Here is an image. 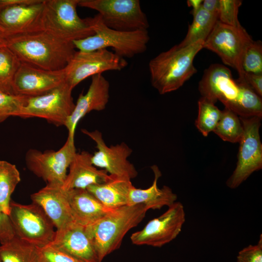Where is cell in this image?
Returning a JSON list of instances; mask_svg holds the SVG:
<instances>
[{
    "label": "cell",
    "mask_w": 262,
    "mask_h": 262,
    "mask_svg": "<svg viewBox=\"0 0 262 262\" xmlns=\"http://www.w3.org/2000/svg\"><path fill=\"white\" fill-rule=\"evenodd\" d=\"M32 202L37 204L53 222L56 230L75 221L68 201L67 190L62 185L48 183L31 195Z\"/></svg>",
    "instance_id": "ffe728a7"
},
{
    "label": "cell",
    "mask_w": 262,
    "mask_h": 262,
    "mask_svg": "<svg viewBox=\"0 0 262 262\" xmlns=\"http://www.w3.org/2000/svg\"><path fill=\"white\" fill-rule=\"evenodd\" d=\"M0 262H2L1 261V260H0Z\"/></svg>",
    "instance_id": "7bdbcfd3"
},
{
    "label": "cell",
    "mask_w": 262,
    "mask_h": 262,
    "mask_svg": "<svg viewBox=\"0 0 262 262\" xmlns=\"http://www.w3.org/2000/svg\"><path fill=\"white\" fill-rule=\"evenodd\" d=\"M198 115L195 126L205 137L215 130L221 116L222 111L215 104L201 97L198 101Z\"/></svg>",
    "instance_id": "f546056e"
},
{
    "label": "cell",
    "mask_w": 262,
    "mask_h": 262,
    "mask_svg": "<svg viewBox=\"0 0 262 262\" xmlns=\"http://www.w3.org/2000/svg\"><path fill=\"white\" fill-rule=\"evenodd\" d=\"M80 0H44L42 29L73 42L94 34L88 18H81L77 7Z\"/></svg>",
    "instance_id": "8992f818"
},
{
    "label": "cell",
    "mask_w": 262,
    "mask_h": 262,
    "mask_svg": "<svg viewBox=\"0 0 262 262\" xmlns=\"http://www.w3.org/2000/svg\"><path fill=\"white\" fill-rule=\"evenodd\" d=\"M127 65L125 58L107 49L76 51L64 69L65 81L73 89L89 77L108 71H120Z\"/></svg>",
    "instance_id": "4fadbf2b"
},
{
    "label": "cell",
    "mask_w": 262,
    "mask_h": 262,
    "mask_svg": "<svg viewBox=\"0 0 262 262\" xmlns=\"http://www.w3.org/2000/svg\"><path fill=\"white\" fill-rule=\"evenodd\" d=\"M203 43L200 41L185 47L175 45L149 61L151 84L159 94L164 95L178 90L196 73L193 62L203 49Z\"/></svg>",
    "instance_id": "3957f363"
},
{
    "label": "cell",
    "mask_w": 262,
    "mask_h": 262,
    "mask_svg": "<svg viewBox=\"0 0 262 262\" xmlns=\"http://www.w3.org/2000/svg\"><path fill=\"white\" fill-rule=\"evenodd\" d=\"M186 35L178 45L185 47L201 41L204 42L218 20V16L204 10L202 6L194 15Z\"/></svg>",
    "instance_id": "484cf974"
},
{
    "label": "cell",
    "mask_w": 262,
    "mask_h": 262,
    "mask_svg": "<svg viewBox=\"0 0 262 262\" xmlns=\"http://www.w3.org/2000/svg\"><path fill=\"white\" fill-rule=\"evenodd\" d=\"M154 174L152 185L146 189H140L133 185L131 188L128 200V205L143 204L147 210H160L164 206L169 207L175 203L177 196L167 186L159 188L157 183L162 173L156 165L151 166Z\"/></svg>",
    "instance_id": "603a6c76"
},
{
    "label": "cell",
    "mask_w": 262,
    "mask_h": 262,
    "mask_svg": "<svg viewBox=\"0 0 262 262\" xmlns=\"http://www.w3.org/2000/svg\"><path fill=\"white\" fill-rule=\"evenodd\" d=\"M244 72L262 74V44L261 41H251L245 49L242 58Z\"/></svg>",
    "instance_id": "4dcf8cb0"
},
{
    "label": "cell",
    "mask_w": 262,
    "mask_h": 262,
    "mask_svg": "<svg viewBox=\"0 0 262 262\" xmlns=\"http://www.w3.org/2000/svg\"><path fill=\"white\" fill-rule=\"evenodd\" d=\"M44 0L30 5L12 6L0 9L2 37L42 30Z\"/></svg>",
    "instance_id": "d6986e66"
},
{
    "label": "cell",
    "mask_w": 262,
    "mask_h": 262,
    "mask_svg": "<svg viewBox=\"0 0 262 262\" xmlns=\"http://www.w3.org/2000/svg\"><path fill=\"white\" fill-rule=\"evenodd\" d=\"M86 93L79 95L74 110L68 118L65 127L68 131L67 138L74 140L76 128L79 121L93 111L104 110L110 98V83L102 75L93 76Z\"/></svg>",
    "instance_id": "e0dca14e"
},
{
    "label": "cell",
    "mask_w": 262,
    "mask_h": 262,
    "mask_svg": "<svg viewBox=\"0 0 262 262\" xmlns=\"http://www.w3.org/2000/svg\"><path fill=\"white\" fill-rule=\"evenodd\" d=\"M218 20L234 27L241 26L238 18L239 8L242 3L240 0H219Z\"/></svg>",
    "instance_id": "d6a6232c"
},
{
    "label": "cell",
    "mask_w": 262,
    "mask_h": 262,
    "mask_svg": "<svg viewBox=\"0 0 262 262\" xmlns=\"http://www.w3.org/2000/svg\"><path fill=\"white\" fill-rule=\"evenodd\" d=\"M49 245L83 262H100L86 227L75 221L56 230Z\"/></svg>",
    "instance_id": "ac0fdd59"
},
{
    "label": "cell",
    "mask_w": 262,
    "mask_h": 262,
    "mask_svg": "<svg viewBox=\"0 0 262 262\" xmlns=\"http://www.w3.org/2000/svg\"><path fill=\"white\" fill-rule=\"evenodd\" d=\"M201 97L215 104L218 100L241 117H262V98L244 82L233 78L230 70L219 64L211 65L198 83Z\"/></svg>",
    "instance_id": "6da1fadb"
},
{
    "label": "cell",
    "mask_w": 262,
    "mask_h": 262,
    "mask_svg": "<svg viewBox=\"0 0 262 262\" xmlns=\"http://www.w3.org/2000/svg\"><path fill=\"white\" fill-rule=\"evenodd\" d=\"M78 6L97 11L102 22L112 29L131 32L149 26L139 0H80Z\"/></svg>",
    "instance_id": "ba28073f"
},
{
    "label": "cell",
    "mask_w": 262,
    "mask_h": 262,
    "mask_svg": "<svg viewBox=\"0 0 262 262\" xmlns=\"http://www.w3.org/2000/svg\"><path fill=\"white\" fill-rule=\"evenodd\" d=\"M132 186L130 179L111 175L107 181L90 185L86 189L105 207L113 209L127 205Z\"/></svg>",
    "instance_id": "cb8c5ba5"
},
{
    "label": "cell",
    "mask_w": 262,
    "mask_h": 262,
    "mask_svg": "<svg viewBox=\"0 0 262 262\" xmlns=\"http://www.w3.org/2000/svg\"><path fill=\"white\" fill-rule=\"evenodd\" d=\"M0 259L2 262H38V247L15 235L0 244Z\"/></svg>",
    "instance_id": "d4e9b609"
},
{
    "label": "cell",
    "mask_w": 262,
    "mask_h": 262,
    "mask_svg": "<svg viewBox=\"0 0 262 262\" xmlns=\"http://www.w3.org/2000/svg\"><path fill=\"white\" fill-rule=\"evenodd\" d=\"M41 0H0V9L19 5H30L38 3Z\"/></svg>",
    "instance_id": "74e56055"
},
{
    "label": "cell",
    "mask_w": 262,
    "mask_h": 262,
    "mask_svg": "<svg viewBox=\"0 0 262 262\" xmlns=\"http://www.w3.org/2000/svg\"><path fill=\"white\" fill-rule=\"evenodd\" d=\"M185 221L184 206L176 201L164 213L150 220L143 229L132 233L131 240L135 245L161 247L179 235Z\"/></svg>",
    "instance_id": "5bb4252c"
},
{
    "label": "cell",
    "mask_w": 262,
    "mask_h": 262,
    "mask_svg": "<svg viewBox=\"0 0 262 262\" xmlns=\"http://www.w3.org/2000/svg\"><path fill=\"white\" fill-rule=\"evenodd\" d=\"M4 38L21 63L48 70L64 69L76 51L73 42L43 29Z\"/></svg>",
    "instance_id": "7a4b0ae2"
},
{
    "label": "cell",
    "mask_w": 262,
    "mask_h": 262,
    "mask_svg": "<svg viewBox=\"0 0 262 262\" xmlns=\"http://www.w3.org/2000/svg\"><path fill=\"white\" fill-rule=\"evenodd\" d=\"M73 89L65 81L46 94L28 97L17 116L39 117L57 127L65 126L75 107Z\"/></svg>",
    "instance_id": "9c48e42d"
},
{
    "label": "cell",
    "mask_w": 262,
    "mask_h": 262,
    "mask_svg": "<svg viewBox=\"0 0 262 262\" xmlns=\"http://www.w3.org/2000/svg\"><path fill=\"white\" fill-rule=\"evenodd\" d=\"M243 82L259 96H262V74L245 72Z\"/></svg>",
    "instance_id": "8d00e7d4"
},
{
    "label": "cell",
    "mask_w": 262,
    "mask_h": 262,
    "mask_svg": "<svg viewBox=\"0 0 262 262\" xmlns=\"http://www.w3.org/2000/svg\"><path fill=\"white\" fill-rule=\"evenodd\" d=\"M83 133L96 143L98 150L92 154V163L96 167L105 170L109 174L130 180L136 178L138 172L129 160L132 150L124 142L108 146L98 130L89 131L82 129Z\"/></svg>",
    "instance_id": "9a60e30c"
},
{
    "label": "cell",
    "mask_w": 262,
    "mask_h": 262,
    "mask_svg": "<svg viewBox=\"0 0 262 262\" xmlns=\"http://www.w3.org/2000/svg\"><path fill=\"white\" fill-rule=\"evenodd\" d=\"M237 262H262V235L257 244L250 245L238 253Z\"/></svg>",
    "instance_id": "e575fe53"
},
{
    "label": "cell",
    "mask_w": 262,
    "mask_h": 262,
    "mask_svg": "<svg viewBox=\"0 0 262 262\" xmlns=\"http://www.w3.org/2000/svg\"><path fill=\"white\" fill-rule=\"evenodd\" d=\"M5 45V39L1 35H0V47L3 46Z\"/></svg>",
    "instance_id": "60d3db41"
},
{
    "label": "cell",
    "mask_w": 262,
    "mask_h": 262,
    "mask_svg": "<svg viewBox=\"0 0 262 262\" xmlns=\"http://www.w3.org/2000/svg\"><path fill=\"white\" fill-rule=\"evenodd\" d=\"M76 153L74 140L67 138L64 145L56 151L29 149L25 154V163L31 172L47 184L63 185Z\"/></svg>",
    "instance_id": "7c38bea8"
},
{
    "label": "cell",
    "mask_w": 262,
    "mask_h": 262,
    "mask_svg": "<svg viewBox=\"0 0 262 262\" xmlns=\"http://www.w3.org/2000/svg\"><path fill=\"white\" fill-rule=\"evenodd\" d=\"M92 154L86 151L76 153L69 167L62 185L66 190L86 189L88 186L104 183L111 175L104 169H98L92 163Z\"/></svg>",
    "instance_id": "44dd1931"
},
{
    "label": "cell",
    "mask_w": 262,
    "mask_h": 262,
    "mask_svg": "<svg viewBox=\"0 0 262 262\" xmlns=\"http://www.w3.org/2000/svg\"><path fill=\"white\" fill-rule=\"evenodd\" d=\"M202 2V0H188L187 1L188 6L192 8L191 12L192 15H194L199 9L201 7Z\"/></svg>",
    "instance_id": "ab89813d"
},
{
    "label": "cell",
    "mask_w": 262,
    "mask_h": 262,
    "mask_svg": "<svg viewBox=\"0 0 262 262\" xmlns=\"http://www.w3.org/2000/svg\"><path fill=\"white\" fill-rule=\"evenodd\" d=\"M94 34L85 38L73 41L75 49L91 51L112 48L115 53L124 58H132L144 53L149 40L147 30L120 31L106 26L97 14L88 17Z\"/></svg>",
    "instance_id": "5b68a950"
},
{
    "label": "cell",
    "mask_w": 262,
    "mask_h": 262,
    "mask_svg": "<svg viewBox=\"0 0 262 262\" xmlns=\"http://www.w3.org/2000/svg\"><path fill=\"white\" fill-rule=\"evenodd\" d=\"M243 131L240 117L225 107L222 111L220 120L213 132L223 141L235 143L239 142Z\"/></svg>",
    "instance_id": "f1b7e54d"
},
{
    "label": "cell",
    "mask_w": 262,
    "mask_h": 262,
    "mask_svg": "<svg viewBox=\"0 0 262 262\" xmlns=\"http://www.w3.org/2000/svg\"><path fill=\"white\" fill-rule=\"evenodd\" d=\"M21 180L16 165L0 160V209L9 214L11 196Z\"/></svg>",
    "instance_id": "4316f807"
},
{
    "label": "cell",
    "mask_w": 262,
    "mask_h": 262,
    "mask_svg": "<svg viewBox=\"0 0 262 262\" xmlns=\"http://www.w3.org/2000/svg\"><path fill=\"white\" fill-rule=\"evenodd\" d=\"M28 98L0 91V123L10 116H17Z\"/></svg>",
    "instance_id": "1f68e13d"
},
{
    "label": "cell",
    "mask_w": 262,
    "mask_h": 262,
    "mask_svg": "<svg viewBox=\"0 0 262 262\" xmlns=\"http://www.w3.org/2000/svg\"><path fill=\"white\" fill-rule=\"evenodd\" d=\"M38 262H83L73 256L48 245L38 247Z\"/></svg>",
    "instance_id": "836d02e7"
},
{
    "label": "cell",
    "mask_w": 262,
    "mask_h": 262,
    "mask_svg": "<svg viewBox=\"0 0 262 262\" xmlns=\"http://www.w3.org/2000/svg\"><path fill=\"white\" fill-rule=\"evenodd\" d=\"M243 134L239 141L236 165L226 181L230 189L239 187L252 173L262 168V143L260 128L261 118L240 117Z\"/></svg>",
    "instance_id": "30bf717a"
},
{
    "label": "cell",
    "mask_w": 262,
    "mask_h": 262,
    "mask_svg": "<svg viewBox=\"0 0 262 262\" xmlns=\"http://www.w3.org/2000/svg\"><path fill=\"white\" fill-rule=\"evenodd\" d=\"M147 211L142 204L126 205L111 210L96 222L86 227L100 262L120 247L125 235L142 221Z\"/></svg>",
    "instance_id": "277c9868"
},
{
    "label": "cell",
    "mask_w": 262,
    "mask_h": 262,
    "mask_svg": "<svg viewBox=\"0 0 262 262\" xmlns=\"http://www.w3.org/2000/svg\"><path fill=\"white\" fill-rule=\"evenodd\" d=\"M201 6L207 11L218 16L220 8L219 0H203Z\"/></svg>",
    "instance_id": "f35d334b"
},
{
    "label": "cell",
    "mask_w": 262,
    "mask_h": 262,
    "mask_svg": "<svg viewBox=\"0 0 262 262\" xmlns=\"http://www.w3.org/2000/svg\"><path fill=\"white\" fill-rule=\"evenodd\" d=\"M21 64L16 56L6 45L0 47V91L15 95L13 82Z\"/></svg>",
    "instance_id": "83f0119b"
},
{
    "label": "cell",
    "mask_w": 262,
    "mask_h": 262,
    "mask_svg": "<svg viewBox=\"0 0 262 262\" xmlns=\"http://www.w3.org/2000/svg\"><path fill=\"white\" fill-rule=\"evenodd\" d=\"M15 235V232L8 214L0 209V243H3Z\"/></svg>",
    "instance_id": "d590c367"
},
{
    "label": "cell",
    "mask_w": 262,
    "mask_h": 262,
    "mask_svg": "<svg viewBox=\"0 0 262 262\" xmlns=\"http://www.w3.org/2000/svg\"><path fill=\"white\" fill-rule=\"evenodd\" d=\"M67 196L74 221L83 226L92 225L112 210L105 207L86 189L67 190Z\"/></svg>",
    "instance_id": "7402d4cb"
},
{
    "label": "cell",
    "mask_w": 262,
    "mask_h": 262,
    "mask_svg": "<svg viewBox=\"0 0 262 262\" xmlns=\"http://www.w3.org/2000/svg\"><path fill=\"white\" fill-rule=\"evenodd\" d=\"M253 39L242 26L234 27L217 21L203 48L215 53L223 62L237 70L238 80L243 82L242 58L245 48Z\"/></svg>",
    "instance_id": "8fae6325"
},
{
    "label": "cell",
    "mask_w": 262,
    "mask_h": 262,
    "mask_svg": "<svg viewBox=\"0 0 262 262\" xmlns=\"http://www.w3.org/2000/svg\"><path fill=\"white\" fill-rule=\"evenodd\" d=\"M65 82L64 69L48 70L22 63L14 77L15 95L34 97L48 93Z\"/></svg>",
    "instance_id": "2e32d148"
},
{
    "label": "cell",
    "mask_w": 262,
    "mask_h": 262,
    "mask_svg": "<svg viewBox=\"0 0 262 262\" xmlns=\"http://www.w3.org/2000/svg\"><path fill=\"white\" fill-rule=\"evenodd\" d=\"M8 216L15 235L38 247L52 241L55 226L41 207L33 203L22 204L11 200Z\"/></svg>",
    "instance_id": "52a82bcc"
},
{
    "label": "cell",
    "mask_w": 262,
    "mask_h": 262,
    "mask_svg": "<svg viewBox=\"0 0 262 262\" xmlns=\"http://www.w3.org/2000/svg\"><path fill=\"white\" fill-rule=\"evenodd\" d=\"M4 30L1 25L0 24V35L3 36V34L4 33Z\"/></svg>",
    "instance_id": "b9f144b4"
}]
</instances>
